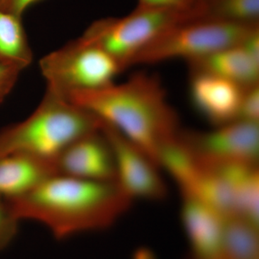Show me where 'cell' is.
<instances>
[{
	"label": "cell",
	"mask_w": 259,
	"mask_h": 259,
	"mask_svg": "<svg viewBox=\"0 0 259 259\" xmlns=\"http://www.w3.org/2000/svg\"><path fill=\"white\" fill-rule=\"evenodd\" d=\"M182 221L201 259L221 256L225 218L195 197H183Z\"/></svg>",
	"instance_id": "11"
},
{
	"label": "cell",
	"mask_w": 259,
	"mask_h": 259,
	"mask_svg": "<svg viewBox=\"0 0 259 259\" xmlns=\"http://www.w3.org/2000/svg\"><path fill=\"white\" fill-rule=\"evenodd\" d=\"M132 201L116 182L56 174L28 194L8 202L20 221L42 223L61 240L111 226Z\"/></svg>",
	"instance_id": "1"
},
{
	"label": "cell",
	"mask_w": 259,
	"mask_h": 259,
	"mask_svg": "<svg viewBox=\"0 0 259 259\" xmlns=\"http://www.w3.org/2000/svg\"><path fill=\"white\" fill-rule=\"evenodd\" d=\"M33 56L21 18L0 11V64L23 71Z\"/></svg>",
	"instance_id": "14"
},
{
	"label": "cell",
	"mask_w": 259,
	"mask_h": 259,
	"mask_svg": "<svg viewBox=\"0 0 259 259\" xmlns=\"http://www.w3.org/2000/svg\"><path fill=\"white\" fill-rule=\"evenodd\" d=\"M19 221L9 202L0 197V250L6 248L14 239Z\"/></svg>",
	"instance_id": "17"
},
{
	"label": "cell",
	"mask_w": 259,
	"mask_h": 259,
	"mask_svg": "<svg viewBox=\"0 0 259 259\" xmlns=\"http://www.w3.org/2000/svg\"><path fill=\"white\" fill-rule=\"evenodd\" d=\"M39 66L48 90L66 99L71 94L106 88L121 72L107 53L81 37L42 57Z\"/></svg>",
	"instance_id": "6"
},
{
	"label": "cell",
	"mask_w": 259,
	"mask_h": 259,
	"mask_svg": "<svg viewBox=\"0 0 259 259\" xmlns=\"http://www.w3.org/2000/svg\"><path fill=\"white\" fill-rule=\"evenodd\" d=\"M245 88L214 75L193 73L190 98L194 108L217 127L238 120Z\"/></svg>",
	"instance_id": "10"
},
{
	"label": "cell",
	"mask_w": 259,
	"mask_h": 259,
	"mask_svg": "<svg viewBox=\"0 0 259 259\" xmlns=\"http://www.w3.org/2000/svg\"><path fill=\"white\" fill-rule=\"evenodd\" d=\"M102 125L91 112L47 89L31 115L0 131V157L20 153L55 163L68 146Z\"/></svg>",
	"instance_id": "3"
},
{
	"label": "cell",
	"mask_w": 259,
	"mask_h": 259,
	"mask_svg": "<svg viewBox=\"0 0 259 259\" xmlns=\"http://www.w3.org/2000/svg\"><path fill=\"white\" fill-rule=\"evenodd\" d=\"M58 174L55 163L20 153L0 157V197L19 198Z\"/></svg>",
	"instance_id": "12"
},
{
	"label": "cell",
	"mask_w": 259,
	"mask_h": 259,
	"mask_svg": "<svg viewBox=\"0 0 259 259\" xmlns=\"http://www.w3.org/2000/svg\"><path fill=\"white\" fill-rule=\"evenodd\" d=\"M102 131L111 146L120 190L132 200L163 199L166 189L157 165L111 126L103 122Z\"/></svg>",
	"instance_id": "8"
},
{
	"label": "cell",
	"mask_w": 259,
	"mask_h": 259,
	"mask_svg": "<svg viewBox=\"0 0 259 259\" xmlns=\"http://www.w3.org/2000/svg\"><path fill=\"white\" fill-rule=\"evenodd\" d=\"M181 139L196 161L205 168L228 165H256L258 123L236 120L209 132L186 133Z\"/></svg>",
	"instance_id": "7"
},
{
	"label": "cell",
	"mask_w": 259,
	"mask_h": 259,
	"mask_svg": "<svg viewBox=\"0 0 259 259\" xmlns=\"http://www.w3.org/2000/svg\"><path fill=\"white\" fill-rule=\"evenodd\" d=\"M197 2H202L204 1V0H197Z\"/></svg>",
	"instance_id": "22"
},
{
	"label": "cell",
	"mask_w": 259,
	"mask_h": 259,
	"mask_svg": "<svg viewBox=\"0 0 259 259\" xmlns=\"http://www.w3.org/2000/svg\"><path fill=\"white\" fill-rule=\"evenodd\" d=\"M258 123L259 85H252L245 89L240 105L238 120Z\"/></svg>",
	"instance_id": "18"
},
{
	"label": "cell",
	"mask_w": 259,
	"mask_h": 259,
	"mask_svg": "<svg viewBox=\"0 0 259 259\" xmlns=\"http://www.w3.org/2000/svg\"><path fill=\"white\" fill-rule=\"evenodd\" d=\"M199 17V7L181 11L138 5L134 12L123 18L94 22L80 37L107 53L122 71L131 67L135 57L163 32L182 22Z\"/></svg>",
	"instance_id": "4"
},
{
	"label": "cell",
	"mask_w": 259,
	"mask_h": 259,
	"mask_svg": "<svg viewBox=\"0 0 259 259\" xmlns=\"http://www.w3.org/2000/svg\"><path fill=\"white\" fill-rule=\"evenodd\" d=\"M202 18L240 24L258 23L259 0H204Z\"/></svg>",
	"instance_id": "16"
},
{
	"label": "cell",
	"mask_w": 259,
	"mask_h": 259,
	"mask_svg": "<svg viewBox=\"0 0 259 259\" xmlns=\"http://www.w3.org/2000/svg\"><path fill=\"white\" fill-rule=\"evenodd\" d=\"M139 6L189 11L199 6L197 0H139Z\"/></svg>",
	"instance_id": "19"
},
{
	"label": "cell",
	"mask_w": 259,
	"mask_h": 259,
	"mask_svg": "<svg viewBox=\"0 0 259 259\" xmlns=\"http://www.w3.org/2000/svg\"><path fill=\"white\" fill-rule=\"evenodd\" d=\"M38 0H0V11L22 18L30 5Z\"/></svg>",
	"instance_id": "21"
},
{
	"label": "cell",
	"mask_w": 259,
	"mask_h": 259,
	"mask_svg": "<svg viewBox=\"0 0 259 259\" xmlns=\"http://www.w3.org/2000/svg\"><path fill=\"white\" fill-rule=\"evenodd\" d=\"M257 228L238 216L226 218L219 259H256Z\"/></svg>",
	"instance_id": "15"
},
{
	"label": "cell",
	"mask_w": 259,
	"mask_h": 259,
	"mask_svg": "<svg viewBox=\"0 0 259 259\" xmlns=\"http://www.w3.org/2000/svg\"><path fill=\"white\" fill-rule=\"evenodd\" d=\"M67 99L118 131L158 166L162 146L179 134L176 112L156 75L136 73L125 82Z\"/></svg>",
	"instance_id": "2"
},
{
	"label": "cell",
	"mask_w": 259,
	"mask_h": 259,
	"mask_svg": "<svg viewBox=\"0 0 259 259\" xmlns=\"http://www.w3.org/2000/svg\"><path fill=\"white\" fill-rule=\"evenodd\" d=\"M58 174L82 180L115 182L111 146L102 128L68 146L55 161Z\"/></svg>",
	"instance_id": "9"
},
{
	"label": "cell",
	"mask_w": 259,
	"mask_h": 259,
	"mask_svg": "<svg viewBox=\"0 0 259 259\" xmlns=\"http://www.w3.org/2000/svg\"><path fill=\"white\" fill-rule=\"evenodd\" d=\"M258 23L240 24L207 18L185 20L166 30L135 57V65L183 59L199 60L217 51L241 44Z\"/></svg>",
	"instance_id": "5"
},
{
	"label": "cell",
	"mask_w": 259,
	"mask_h": 259,
	"mask_svg": "<svg viewBox=\"0 0 259 259\" xmlns=\"http://www.w3.org/2000/svg\"><path fill=\"white\" fill-rule=\"evenodd\" d=\"M21 71L13 66L0 64V104L15 88Z\"/></svg>",
	"instance_id": "20"
},
{
	"label": "cell",
	"mask_w": 259,
	"mask_h": 259,
	"mask_svg": "<svg viewBox=\"0 0 259 259\" xmlns=\"http://www.w3.org/2000/svg\"><path fill=\"white\" fill-rule=\"evenodd\" d=\"M189 64L192 74L214 75L243 88L258 83L259 61L253 59L241 44L225 48Z\"/></svg>",
	"instance_id": "13"
}]
</instances>
